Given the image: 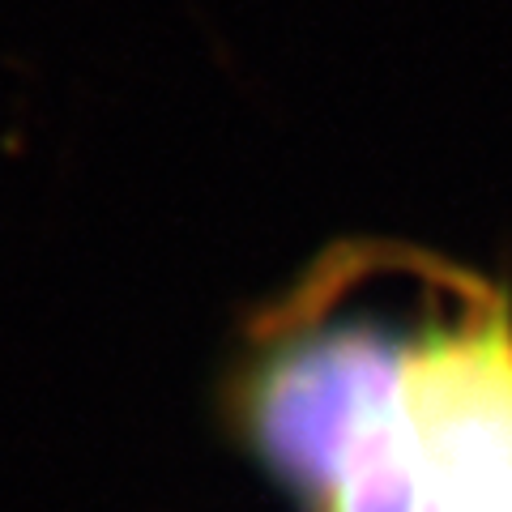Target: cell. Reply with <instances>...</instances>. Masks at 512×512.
<instances>
[{"label": "cell", "instance_id": "1", "mask_svg": "<svg viewBox=\"0 0 512 512\" xmlns=\"http://www.w3.org/2000/svg\"><path fill=\"white\" fill-rule=\"evenodd\" d=\"M466 303L410 329V320H397L393 312L342 308L338 278L320 265L269 312V325L256 338V359L239 380V427L252 453L278 483L308 500L333 495L359 427L384 406L402 402L427 329Z\"/></svg>", "mask_w": 512, "mask_h": 512}, {"label": "cell", "instance_id": "2", "mask_svg": "<svg viewBox=\"0 0 512 512\" xmlns=\"http://www.w3.org/2000/svg\"><path fill=\"white\" fill-rule=\"evenodd\" d=\"M414 512H512V320L483 295L436 320L410 363Z\"/></svg>", "mask_w": 512, "mask_h": 512}]
</instances>
